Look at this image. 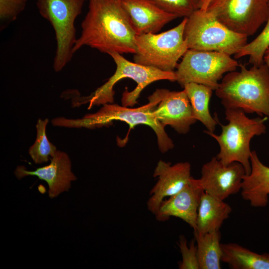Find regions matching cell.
I'll use <instances>...</instances> for the list:
<instances>
[{"mask_svg":"<svg viewBox=\"0 0 269 269\" xmlns=\"http://www.w3.org/2000/svg\"><path fill=\"white\" fill-rule=\"evenodd\" d=\"M203 192L198 179L192 177L190 183L183 189L161 202L154 214L156 219L164 222L171 217L179 218L194 231L198 209Z\"/></svg>","mask_w":269,"mask_h":269,"instance_id":"obj_15","label":"cell"},{"mask_svg":"<svg viewBox=\"0 0 269 269\" xmlns=\"http://www.w3.org/2000/svg\"><path fill=\"white\" fill-rule=\"evenodd\" d=\"M251 171L243 177L241 194L243 199L254 207H265L269 203V167L259 158L256 151H252Z\"/></svg>","mask_w":269,"mask_h":269,"instance_id":"obj_17","label":"cell"},{"mask_svg":"<svg viewBox=\"0 0 269 269\" xmlns=\"http://www.w3.org/2000/svg\"><path fill=\"white\" fill-rule=\"evenodd\" d=\"M239 65L231 55L223 52L188 49L174 71L176 81L182 87L195 83L215 91L223 75L235 71Z\"/></svg>","mask_w":269,"mask_h":269,"instance_id":"obj_9","label":"cell"},{"mask_svg":"<svg viewBox=\"0 0 269 269\" xmlns=\"http://www.w3.org/2000/svg\"><path fill=\"white\" fill-rule=\"evenodd\" d=\"M158 180L149 192L147 201L148 211L155 214L161 202L166 198L179 192L191 180V165L188 162H180L172 165L160 160L153 172Z\"/></svg>","mask_w":269,"mask_h":269,"instance_id":"obj_12","label":"cell"},{"mask_svg":"<svg viewBox=\"0 0 269 269\" xmlns=\"http://www.w3.org/2000/svg\"><path fill=\"white\" fill-rule=\"evenodd\" d=\"M206 10L230 30L253 35L269 15V0H210Z\"/></svg>","mask_w":269,"mask_h":269,"instance_id":"obj_10","label":"cell"},{"mask_svg":"<svg viewBox=\"0 0 269 269\" xmlns=\"http://www.w3.org/2000/svg\"><path fill=\"white\" fill-rule=\"evenodd\" d=\"M166 11L178 17L189 16L199 9L198 0H155Z\"/></svg>","mask_w":269,"mask_h":269,"instance_id":"obj_24","label":"cell"},{"mask_svg":"<svg viewBox=\"0 0 269 269\" xmlns=\"http://www.w3.org/2000/svg\"><path fill=\"white\" fill-rule=\"evenodd\" d=\"M116 64L114 74L103 85L98 88L89 96L72 100L73 106L89 103L88 109L93 106L112 104L114 101V87L120 80L130 78L136 83V87L131 91L126 90L122 97V106L132 107L137 101L141 91L150 84L159 80L176 81L175 72L163 71L157 68L132 62L118 53L109 54Z\"/></svg>","mask_w":269,"mask_h":269,"instance_id":"obj_4","label":"cell"},{"mask_svg":"<svg viewBox=\"0 0 269 269\" xmlns=\"http://www.w3.org/2000/svg\"><path fill=\"white\" fill-rule=\"evenodd\" d=\"M137 35L155 33L178 18L155 0H120Z\"/></svg>","mask_w":269,"mask_h":269,"instance_id":"obj_16","label":"cell"},{"mask_svg":"<svg viewBox=\"0 0 269 269\" xmlns=\"http://www.w3.org/2000/svg\"><path fill=\"white\" fill-rule=\"evenodd\" d=\"M74 44V54L84 46L109 54L136 52L137 35L120 0H90Z\"/></svg>","mask_w":269,"mask_h":269,"instance_id":"obj_1","label":"cell"},{"mask_svg":"<svg viewBox=\"0 0 269 269\" xmlns=\"http://www.w3.org/2000/svg\"><path fill=\"white\" fill-rule=\"evenodd\" d=\"M189 100L193 116L200 122L210 132H214L219 124L217 117H213L209 111V104L213 90L207 86L189 83L183 87Z\"/></svg>","mask_w":269,"mask_h":269,"instance_id":"obj_20","label":"cell"},{"mask_svg":"<svg viewBox=\"0 0 269 269\" xmlns=\"http://www.w3.org/2000/svg\"><path fill=\"white\" fill-rule=\"evenodd\" d=\"M85 0H37L42 16L51 24L57 42L53 69L59 72L71 61L76 41L75 21L81 13Z\"/></svg>","mask_w":269,"mask_h":269,"instance_id":"obj_8","label":"cell"},{"mask_svg":"<svg viewBox=\"0 0 269 269\" xmlns=\"http://www.w3.org/2000/svg\"><path fill=\"white\" fill-rule=\"evenodd\" d=\"M269 48V15L266 24L262 32L251 42L247 43L234 55L235 59L246 56L249 57V62L254 66L264 63V56Z\"/></svg>","mask_w":269,"mask_h":269,"instance_id":"obj_22","label":"cell"},{"mask_svg":"<svg viewBox=\"0 0 269 269\" xmlns=\"http://www.w3.org/2000/svg\"><path fill=\"white\" fill-rule=\"evenodd\" d=\"M264 62L267 65L269 68V48L265 53L264 56Z\"/></svg>","mask_w":269,"mask_h":269,"instance_id":"obj_28","label":"cell"},{"mask_svg":"<svg viewBox=\"0 0 269 269\" xmlns=\"http://www.w3.org/2000/svg\"><path fill=\"white\" fill-rule=\"evenodd\" d=\"M195 240L187 244L185 237H179L178 247L182 256V260L179 263L180 269H200L197 256V245Z\"/></svg>","mask_w":269,"mask_h":269,"instance_id":"obj_25","label":"cell"},{"mask_svg":"<svg viewBox=\"0 0 269 269\" xmlns=\"http://www.w3.org/2000/svg\"><path fill=\"white\" fill-rule=\"evenodd\" d=\"M210 0H198L199 9L206 10Z\"/></svg>","mask_w":269,"mask_h":269,"instance_id":"obj_27","label":"cell"},{"mask_svg":"<svg viewBox=\"0 0 269 269\" xmlns=\"http://www.w3.org/2000/svg\"><path fill=\"white\" fill-rule=\"evenodd\" d=\"M227 73L215 90L225 109H239L269 119V68L264 63Z\"/></svg>","mask_w":269,"mask_h":269,"instance_id":"obj_2","label":"cell"},{"mask_svg":"<svg viewBox=\"0 0 269 269\" xmlns=\"http://www.w3.org/2000/svg\"><path fill=\"white\" fill-rule=\"evenodd\" d=\"M156 90L160 101L153 112L155 118L163 127L168 125L179 134H187L197 121L185 90Z\"/></svg>","mask_w":269,"mask_h":269,"instance_id":"obj_13","label":"cell"},{"mask_svg":"<svg viewBox=\"0 0 269 269\" xmlns=\"http://www.w3.org/2000/svg\"><path fill=\"white\" fill-rule=\"evenodd\" d=\"M27 0H0L2 26L14 20L24 9Z\"/></svg>","mask_w":269,"mask_h":269,"instance_id":"obj_26","label":"cell"},{"mask_svg":"<svg viewBox=\"0 0 269 269\" xmlns=\"http://www.w3.org/2000/svg\"><path fill=\"white\" fill-rule=\"evenodd\" d=\"M231 212V207L224 200L204 192L200 198L194 234L203 235L219 230Z\"/></svg>","mask_w":269,"mask_h":269,"instance_id":"obj_18","label":"cell"},{"mask_svg":"<svg viewBox=\"0 0 269 269\" xmlns=\"http://www.w3.org/2000/svg\"></svg>","mask_w":269,"mask_h":269,"instance_id":"obj_29","label":"cell"},{"mask_svg":"<svg viewBox=\"0 0 269 269\" xmlns=\"http://www.w3.org/2000/svg\"><path fill=\"white\" fill-rule=\"evenodd\" d=\"M201 174L197 179L204 192L224 200L241 191L246 171L239 162L224 164L215 156L203 165Z\"/></svg>","mask_w":269,"mask_h":269,"instance_id":"obj_11","label":"cell"},{"mask_svg":"<svg viewBox=\"0 0 269 269\" xmlns=\"http://www.w3.org/2000/svg\"><path fill=\"white\" fill-rule=\"evenodd\" d=\"M48 119H39L36 125V138L29 149V154L36 164H42L48 161L49 156H53L56 147L48 139L46 133Z\"/></svg>","mask_w":269,"mask_h":269,"instance_id":"obj_23","label":"cell"},{"mask_svg":"<svg viewBox=\"0 0 269 269\" xmlns=\"http://www.w3.org/2000/svg\"><path fill=\"white\" fill-rule=\"evenodd\" d=\"M187 17L175 27L159 34L136 36L134 60L163 71L173 72L179 59L188 49L184 38Z\"/></svg>","mask_w":269,"mask_h":269,"instance_id":"obj_7","label":"cell"},{"mask_svg":"<svg viewBox=\"0 0 269 269\" xmlns=\"http://www.w3.org/2000/svg\"><path fill=\"white\" fill-rule=\"evenodd\" d=\"M184 38L188 49L237 54L248 43V36L235 32L211 12L198 9L187 17Z\"/></svg>","mask_w":269,"mask_h":269,"instance_id":"obj_6","label":"cell"},{"mask_svg":"<svg viewBox=\"0 0 269 269\" xmlns=\"http://www.w3.org/2000/svg\"><path fill=\"white\" fill-rule=\"evenodd\" d=\"M224 125L219 123L222 131L218 135L205 130L204 133L214 138L218 143L220 150L216 157L224 164L237 162L244 167L246 174L251 171L250 149L251 139L255 136L266 133L267 117L250 118L239 109H226Z\"/></svg>","mask_w":269,"mask_h":269,"instance_id":"obj_5","label":"cell"},{"mask_svg":"<svg viewBox=\"0 0 269 269\" xmlns=\"http://www.w3.org/2000/svg\"><path fill=\"white\" fill-rule=\"evenodd\" d=\"M148 100L146 104L135 108L112 103L106 104L97 112L86 114L81 119L58 117L52 120L51 123L54 126L89 129L110 126L114 121L124 122L131 129L137 125H145L155 132L158 148L161 152L165 153L174 147V143L165 131L164 127L157 120L153 113L160 101L156 90L148 97Z\"/></svg>","mask_w":269,"mask_h":269,"instance_id":"obj_3","label":"cell"},{"mask_svg":"<svg viewBox=\"0 0 269 269\" xmlns=\"http://www.w3.org/2000/svg\"><path fill=\"white\" fill-rule=\"evenodd\" d=\"M221 262L233 269H269V254L254 252L236 243L221 244Z\"/></svg>","mask_w":269,"mask_h":269,"instance_id":"obj_19","label":"cell"},{"mask_svg":"<svg viewBox=\"0 0 269 269\" xmlns=\"http://www.w3.org/2000/svg\"><path fill=\"white\" fill-rule=\"evenodd\" d=\"M50 163L29 171L23 165H18L14 171L18 179L27 176H36L44 180L48 186V196L51 199L56 198L61 193L68 191L71 187V183L77 179L71 171V162L68 155L60 150L56 151L51 157Z\"/></svg>","mask_w":269,"mask_h":269,"instance_id":"obj_14","label":"cell"},{"mask_svg":"<svg viewBox=\"0 0 269 269\" xmlns=\"http://www.w3.org/2000/svg\"><path fill=\"white\" fill-rule=\"evenodd\" d=\"M200 269H220L222 258L221 234L215 231L203 235L194 234Z\"/></svg>","mask_w":269,"mask_h":269,"instance_id":"obj_21","label":"cell"}]
</instances>
